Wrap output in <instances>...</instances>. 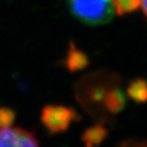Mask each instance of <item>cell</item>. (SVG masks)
Masks as SVG:
<instances>
[{"label": "cell", "instance_id": "obj_3", "mask_svg": "<svg viewBox=\"0 0 147 147\" xmlns=\"http://www.w3.org/2000/svg\"><path fill=\"white\" fill-rule=\"evenodd\" d=\"M41 123L51 135L64 133L74 122L80 121V115L69 106L48 104L41 111Z\"/></svg>", "mask_w": 147, "mask_h": 147}, {"label": "cell", "instance_id": "obj_8", "mask_svg": "<svg viewBox=\"0 0 147 147\" xmlns=\"http://www.w3.org/2000/svg\"><path fill=\"white\" fill-rule=\"evenodd\" d=\"M127 94L129 98L137 104L147 102V80L143 78H136L130 81L127 87Z\"/></svg>", "mask_w": 147, "mask_h": 147}, {"label": "cell", "instance_id": "obj_10", "mask_svg": "<svg viewBox=\"0 0 147 147\" xmlns=\"http://www.w3.org/2000/svg\"><path fill=\"white\" fill-rule=\"evenodd\" d=\"M16 119V113L11 107L0 106V129L12 126Z\"/></svg>", "mask_w": 147, "mask_h": 147}, {"label": "cell", "instance_id": "obj_5", "mask_svg": "<svg viewBox=\"0 0 147 147\" xmlns=\"http://www.w3.org/2000/svg\"><path fill=\"white\" fill-rule=\"evenodd\" d=\"M89 56L86 54L85 51L79 48L74 42H71L65 57L62 60V65L69 73H76V71H80L86 69L89 65Z\"/></svg>", "mask_w": 147, "mask_h": 147}, {"label": "cell", "instance_id": "obj_11", "mask_svg": "<svg viewBox=\"0 0 147 147\" xmlns=\"http://www.w3.org/2000/svg\"><path fill=\"white\" fill-rule=\"evenodd\" d=\"M117 147H147V141H136L128 140L121 143Z\"/></svg>", "mask_w": 147, "mask_h": 147}, {"label": "cell", "instance_id": "obj_9", "mask_svg": "<svg viewBox=\"0 0 147 147\" xmlns=\"http://www.w3.org/2000/svg\"><path fill=\"white\" fill-rule=\"evenodd\" d=\"M113 9L119 16L132 13L141 6L140 0H113Z\"/></svg>", "mask_w": 147, "mask_h": 147}, {"label": "cell", "instance_id": "obj_4", "mask_svg": "<svg viewBox=\"0 0 147 147\" xmlns=\"http://www.w3.org/2000/svg\"><path fill=\"white\" fill-rule=\"evenodd\" d=\"M0 147H40L33 132L16 127L0 129Z\"/></svg>", "mask_w": 147, "mask_h": 147}, {"label": "cell", "instance_id": "obj_6", "mask_svg": "<svg viewBox=\"0 0 147 147\" xmlns=\"http://www.w3.org/2000/svg\"><path fill=\"white\" fill-rule=\"evenodd\" d=\"M126 96L119 86L113 88L107 93L104 100V110L105 113L110 119L111 115H115L123 111L126 107Z\"/></svg>", "mask_w": 147, "mask_h": 147}, {"label": "cell", "instance_id": "obj_1", "mask_svg": "<svg viewBox=\"0 0 147 147\" xmlns=\"http://www.w3.org/2000/svg\"><path fill=\"white\" fill-rule=\"evenodd\" d=\"M121 77L101 69L81 77L74 86L75 96L82 108L97 123L105 125L109 117L104 110V100L113 88L119 86Z\"/></svg>", "mask_w": 147, "mask_h": 147}, {"label": "cell", "instance_id": "obj_7", "mask_svg": "<svg viewBox=\"0 0 147 147\" xmlns=\"http://www.w3.org/2000/svg\"><path fill=\"white\" fill-rule=\"evenodd\" d=\"M108 135V130L104 124L97 123L91 127H88L83 132L81 139L85 147H99Z\"/></svg>", "mask_w": 147, "mask_h": 147}, {"label": "cell", "instance_id": "obj_2", "mask_svg": "<svg viewBox=\"0 0 147 147\" xmlns=\"http://www.w3.org/2000/svg\"><path fill=\"white\" fill-rule=\"evenodd\" d=\"M67 5L71 16L88 27L106 25L115 16L113 0H67Z\"/></svg>", "mask_w": 147, "mask_h": 147}, {"label": "cell", "instance_id": "obj_12", "mask_svg": "<svg viewBox=\"0 0 147 147\" xmlns=\"http://www.w3.org/2000/svg\"><path fill=\"white\" fill-rule=\"evenodd\" d=\"M140 1H141V7L143 9V12L147 16V0H140Z\"/></svg>", "mask_w": 147, "mask_h": 147}]
</instances>
